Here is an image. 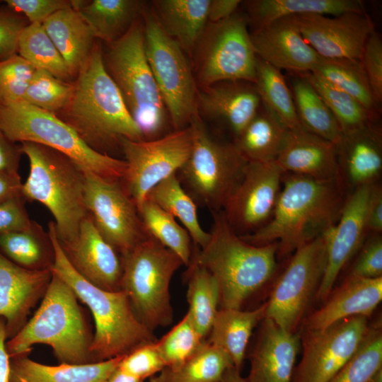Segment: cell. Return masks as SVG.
I'll return each instance as SVG.
<instances>
[{
  "label": "cell",
  "instance_id": "1",
  "mask_svg": "<svg viewBox=\"0 0 382 382\" xmlns=\"http://www.w3.org/2000/svg\"><path fill=\"white\" fill-rule=\"evenodd\" d=\"M91 149L112 156L122 139L143 140L117 86L103 64L100 45L95 43L74 81L66 105L55 114Z\"/></svg>",
  "mask_w": 382,
  "mask_h": 382
},
{
  "label": "cell",
  "instance_id": "2",
  "mask_svg": "<svg viewBox=\"0 0 382 382\" xmlns=\"http://www.w3.org/2000/svg\"><path fill=\"white\" fill-rule=\"evenodd\" d=\"M282 184L269 221L241 237L255 245L277 242L278 255H285L337 223L347 192L340 179L322 180L284 173Z\"/></svg>",
  "mask_w": 382,
  "mask_h": 382
},
{
  "label": "cell",
  "instance_id": "3",
  "mask_svg": "<svg viewBox=\"0 0 382 382\" xmlns=\"http://www.w3.org/2000/svg\"><path fill=\"white\" fill-rule=\"evenodd\" d=\"M212 215L209 240L192 253L190 262L204 267L215 277L221 308L241 309L274 274L279 244H250L231 228L222 210Z\"/></svg>",
  "mask_w": 382,
  "mask_h": 382
},
{
  "label": "cell",
  "instance_id": "4",
  "mask_svg": "<svg viewBox=\"0 0 382 382\" xmlns=\"http://www.w3.org/2000/svg\"><path fill=\"white\" fill-rule=\"evenodd\" d=\"M47 232L54 251L52 272L71 288L94 318L96 330L91 347L94 362L125 356L157 340L138 318L123 291L101 289L76 272L61 248L54 221L49 223Z\"/></svg>",
  "mask_w": 382,
  "mask_h": 382
},
{
  "label": "cell",
  "instance_id": "5",
  "mask_svg": "<svg viewBox=\"0 0 382 382\" xmlns=\"http://www.w3.org/2000/svg\"><path fill=\"white\" fill-rule=\"evenodd\" d=\"M42 299L33 316L6 341L10 358L28 356L34 345L44 344L52 347L60 364L94 362L91 352L93 335L71 288L52 272Z\"/></svg>",
  "mask_w": 382,
  "mask_h": 382
},
{
  "label": "cell",
  "instance_id": "6",
  "mask_svg": "<svg viewBox=\"0 0 382 382\" xmlns=\"http://www.w3.org/2000/svg\"><path fill=\"white\" fill-rule=\"evenodd\" d=\"M20 144L29 161L23 197L25 202H38L50 211L60 243L71 241L88 215L84 199L85 171L52 148L33 142Z\"/></svg>",
  "mask_w": 382,
  "mask_h": 382
},
{
  "label": "cell",
  "instance_id": "7",
  "mask_svg": "<svg viewBox=\"0 0 382 382\" xmlns=\"http://www.w3.org/2000/svg\"><path fill=\"white\" fill-rule=\"evenodd\" d=\"M103 52L104 66L117 88L144 139L161 137L167 110L149 66L144 29L137 18L118 40Z\"/></svg>",
  "mask_w": 382,
  "mask_h": 382
},
{
  "label": "cell",
  "instance_id": "8",
  "mask_svg": "<svg viewBox=\"0 0 382 382\" xmlns=\"http://www.w3.org/2000/svg\"><path fill=\"white\" fill-rule=\"evenodd\" d=\"M0 129L16 143L33 142L52 148L70 158L84 171L107 180L120 181L127 168L124 159L89 147L54 113L25 101L0 105Z\"/></svg>",
  "mask_w": 382,
  "mask_h": 382
},
{
  "label": "cell",
  "instance_id": "9",
  "mask_svg": "<svg viewBox=\"0 0 382 382\" xmlns=\"http://www.w3.org/2000/svg\"><path fill=\"white\" fill-rule=\"evenodd\" d=\"M189 126L192 149L177 177L197 206L212 213L221 211L239 185L248 161L234 143L214 138L199 113Z\"/></svg>",
  "mask_w": 382,
  "mask_h": 382
},
{
  "label": "cell",
  "instance_id": "10",
  "mask_svg": "<svg viewBox=\"0 0 382 382\" xmlns=\"http://www.w3.org/2000/svg\"><path fill=\"white\" fill-rule=\"evenodd\" d=\"M120 257V289L138 318L153 332L169 325L173 318L170 284L184 265L181 259L151 236Z\"/></svg>",
  "mask_w": 382,
  "mask_h": 382
},
{
  "label": "cell",
  "instance_id": "11",
  "mask_svg": "<svg viewBox=\"0 0 382 382\" xmlns=\"http://www.w3.org/2000/svg\"><path fill=\"white\" fill-rule=\"evenodd\" d=\"M146 58L174 130L199 113L197 82L185 52L163 30L156 14L144 13Z\"/></svg>",
  "mask_w": 382,
  "mask_h": 382
},
{
  "label": "cell",
  "instance_id": "12",
  "mask_svg": "<svg viewBox=\"0 0 382 382\" xmlns=\"http://www.w3.org/2000/svg\"><path fill=\"white\" fill-rule=\"evenodd\" d=\"M247 19L237 13L207 23L196 48V73L201 88L225 81L254 84L257 57Z\"/></svg>",
  "mask_w": 382,
  "mask_h": 382
},
{
  "label": "cell",
  "instance_id": "13",
  "mask_svg": "<svg viewBox=\"0 0 382 382\" xmlns=\"http://www.w3.org/2000/svg\"><path fill=\"white\" fill-rule=\"evenodd\" d=\"M327 231L294 251L265 303V318L287 332H295L316 296L327 263Z\"/></svg>",
  "mask_w": 382,
  "mask_h": 382
},
{
  "label": "cell",
  "instance_id": "14",
  "mask_svg": "<svg viewBox=\"0 0 382 382\" xmlns=\"http://www.w3.org/2000/svg\"><path fill=\"white\" fill-rule=\"evenodd\" d=\"M192 144L190 126L154 139H122L127 168L120 183L139 212L149 192L185 164Z\"/></svg>",
  "mask_w": 382,
  "mask_h": 382
},
{
  "label": "cell",
  "instance_id": "15",
  "mask_svg": "<svg viewBox=\"0 0 382 382\" xmlns=\"http://www.w3.org/2000/svg\"><path fill=\"white\" fill-rule=\"evenodd\" d=\"M84 199L97 229L120 257L149 236L120 181L85 171Z\"/></svg>",
  "mask_w": 382,
  "mask_h": 382
},
{
  "label": "cell",
  "instance_id": "16",
  "mask_svg": "<svg viewBox=\"0 0 382 382\" xmlns=\"http://www.w3.org/2000/svg\"><path fill=\"white\" fill-rule=\"evenodd\" d=\"M369 327L368 318L357 316L325 330H305L291 382H328L356 352Z\"/></svg>",
  "mask_w": 382,
  "mask_h": 382
},
{
  "label": "cell",
  "instance_id": "17",
  "mask_svg": "<svg viewBox=\"0 0 382 382\" xmlns=\"http://www.w3.org/2000/svg\"><path fill=\"white\" fill-rule=\"evenodd\" d=\"M284 172L274 161L248 162L242 179L222 211L231 228L248 235L270 219Z\"/></svg>",
  "mask_w": 382,
  "mask_h": 382
},
{
  "label": "cell",
  "instance_id": "18",
  "mask_svg": "<svg viewBox=\"0 0 382 382\" xmlns=\"http://www.w3.org/2000/svg\"><path fill=\"white\" fill-rule=\"evenodd\" d=\"M318 54L329 59L360 60L370 34L375 30L364 12L338 16L303 14L289 16Z\"/></svg>",
  "mask_w": 382,
  "mask_h": 382
},
{
  "label": "cell",
  "instance_id": "19",
  "mask_svg": "<svg viewBox=\"0 0 382 382\" xmlns=\"http://www.w3.org/2000/svg\"><path fill=\"white\" fill-rule=\"evenodd\" d=\"M375 184L348 192L337 223L327 231V263L316 296L320 301H326L340 272L368 236L367 213Z\"/></svg>",
  "mask_w": 382,
  "mask_h": 382
},
{
  "label": "cell",
  "instance_id": "20",
  "mask_svg": "<svg viewBox=\"0 0 382 382\" xmlns=\"http://www.w3.org/2000/svg\"><path fill=\"white\" fill-rule=\"evenodd\" d=\"M59 243L70 264L83 278L105 290H121V257L102 236L89 214L76 237Z\"/></svg>",
  "mask_w": 382,
  "mask_h": 382
},
{
  "label": "cell",
  "instance_id": "21",
  "mask_svg": "<svg viewBox=\"0 0 382 382\" xmlns=\"http://www.w3.org/2000/svg\"><path fill=\"white\" fill-rule=\"evenodd\" d=\"M52 277L51 270H27L0 253V317L6 321L8 340L28 321L30 310L42 299Z\"/></svg>",
  "mask_w": 382,
  "mask_h": 382
},
{
  "label": "cell",
  "instance_id": "22",
  "mask_svg": "<svg viewBox=\"0 0 382 382\" xmlns=\"http://www.w3.org/2000/svg\"><path fill=\"white\" fill-rule=\"evenodd\" d=\"M250 39L256 56L280 71L311 72L320 59L289 17L254 30Z\"/></svg>",
  "mask_w": 382,
  "mask_h": 382
},
{
  "label": "cell",
  "instance_id": "23",
  "mask_svg": "<svg viewBox=\"0 0 382 382\" xmlns=\"http://www.w3.org/2000/svg\"><path fill=\"white\" fill-rule=\"evenodd\" d=\"M256 344L250 356L247 382H291L299 350V337L272 320H262Z\"/></svg>",
  "mask_w": 382,
  "mask_h": 382
},
{
  "label": "cell",
  "instance_id": "24",
  "mask_svg": "<svg viewBox=\"0 0 382 382\" xmlns=\"http://www.w3.org/2000/svg\"><path fill=\"white\" fill-rule=\"evenodd\" d=\"M336 149L340 179L347 193L377 183L382 170V138L374 122L344 134Z\"/></svg>",
  "mask_w": 382,
  "mask_h": 382
},
{
  "label": "cell",
  "instance_id": "25",
  "mask_svg": "<svg viewBox=\"0 0 382 382\" xmlns=\"http://www.w3.org/2000/svg\"><path fill=\"white\" fill-rule=\"evenodd\" d=\"M382 300V277L348 275L317 311L303 319L305 330H322L349 317H369Z\"/></svg>",
  "mask_w": 382,
  "mask_h": 382
},
{
  "label": "cell",
  "instance_id": "26",
  "mask_svg": "<svg viewBox=\"0 0 382 382\" xmlns=\"http://www.w3.org/2000/svg\"><path fill=\"white\" fill-rule=\"evenodd\" d=\"M275 162L284 173L340 179L336 146L304 129L288 131Z\"/></svg>",
  "mask_w": 382,
  "mask_h": 382
},
{
  "label": "cell",
  "instance_id": "27",
  "mask_svg": "<svg viewBox=\"0 0 382 382\" xmlns=\"http://www.w3.org/2000/svg\"><path fill=\"white\" fill-rule=\"evenodd\" d=\"M260 104L255 86L248 82L225 81L198 89V110L225 122L235 138L254 118Z\"/></svg>",
  "mask_w": 382,
  "mask_h": 382
},
{
  "label": "cell",
  "instance_id": "28",
  "mask_svg": "<svg viewBox=\"0 0 382 382\" xmlns=\"http://www.w3.org/2000/svg\"><path fill=\"white\" fill-rule=\"evenodd\" d=\"M124 356L82 364L46 365L28 356L11 359L8 382H106Z\"/></svg>",
  "mask_w": 382,
  "mask_h": 382
},
{
  "label": "cell",
  "instance_id": "29",
  "mask_svg": "<svg viewBox=\"0 0 382 382\" xmlns=\"http://www.w3.org/2000/svg\"><path fill=\"white\" fill-rule=\"evenodd\" d=\"M42 24L76 79L95 44L91 28L72 6L55 12Z\"/></svg>",
  "mask_w": 382,
  "mask_h": 382
},
{
  "label": "cell",
  "instance_id": "30",
  "mask_svg": "<svg viewBox=\"0 0 382 382\" xmlns=\"http://www.w3.org/2000/svg\"><path fill=\"white\" fill-rule=\"evenodd\" d=\"M156 16L165 32L192 54L208 23L210 0H158Z\"/></svg>",
  "mask_w": 382,
  "mask_h": 382
},
{
  "label": "cell",
  "instance_id": "31",
  "mask_svg": "<svg viewBox=\"0 0 382 382\" xmlns=\"http://www.w3.org/2000/svg\"><path fill=\"white\" fill-rule=\"evenodd\" d=\"M266 304L252 311L219 309L206 340L225 351L241 371L253 329L265 317Z\"/></svg>",
  "mask_w": 382,
  "mask_h": 382
},
{
  "label": "cell",
  "instance_id": "32",
  "mask_svg": "<svg viewBox=\"0 0 382 382\" xmlns=\"http://www.w3.org/2000/svg\"><path fill=\"white\" fill-rule=\"evenodd\" d=\"M143 4L136 0L72 1L91 28L95 38L110 44L121 37L141 13Z\"/></svg>",
  "mask_w": 382,
  "mask_h": 382
},
{
  "label": "cell",
  "instance_id": "33",
  "mask_svg": "<svg viewBox=\"0 0 382 382\" xmlns=\"http://www.w3.org/2000/svg\"><path fill=\"white\" fill-rule=\"evenodd\" d=\"M246 8L254 30L293 16L364 12L362 2L357 0H253L247 1Z\"/></svg>",
  "mask_w": 382,
  "mask_h": 382
},
{
  "label": "cell",
  "instance_id": "34",
  "mask_svg": "<svg viewBox=\"0 0 382 382\" xmlns=\"http://www.w3.org/2000/svg\"><path fill=\"white\" fill-rule=\"evenodd\" d=\"M288 129L262 105L254 118L235 138L234 144L248 162L274 161L279 154Z\"/></svg>",
  "mask_w": 382,
  "mask_h": 382
},
{
  "label": "cell",
  "instance_id": "35",
  "mask_svg": "<svg viewBox=\"0 0 382 382\" xmlns=\"http://www.w3.org/2000/svg\"><path fill=\"white\" fill-rule=\"evenodd\" d=\"M0 253L16 265L30 270H51L54 259L48 232L34 221L25 230L0 235Z\"/></svg>",
  "mask_w": 382,
  "mask_h": 382
},
{
  "label": "cell",
  "instance_id": "36",
  "mask_svg": "<svg viewBox=\"0 0 382 382\" xmlns=\"http://www.w3.org/2000/svg\"><path fill=\"white\" fill-rule=\"evenodd\" d=\"M294 76L290 90L302 127L336 146L343 134L334 115L320 96L303 76L296 74Z\"/></svg>",
  "mask_w": 382,
  "mask_h": 382
},
{
  "label": "cell",
  "instance_id": "37",
  "mask_svg": "<svg viewBox=\"0 0 382 382\" xmlns=\"http://www.w3.org/2000/svg\"><path fill=\"white\" fill-rule=\"evenodd\" d=\"M232 366L225 351L204 340L189 358L176 366L165 367L151 377L149 382H221L225 371Z\"/></svg>",
  "mask_w": 382,
  "mask_h": 382
},
{
  "label": "cell",
  "instance_id": "38",
  "mask_svg": "<svg viewBox=\"0 0 382 382\" xmlns=\"http://www.w3.org/2000/svg\"><path fill=\"white\" fill-rule=\"evenodd\" d=\"M148 199L178 218L188 231L195 247L202 248L208 243L209 232L201 226L197 206L181 185L176 173L169 176L148 194Z\"/></svg>",
  "mask_w": 382,
  "mask_h": 382
},
{
  "label": "cell",
  "instance_id": "39",
  "mask_svg": "<svg viewBox=\"0 0 382 382\" xmlns=\"http://www.w3.org/2000/svg\"><path fill=\"white\" fill-rule=\"evenodd\" d=\"M187 267V313L198 332L206 340L219 311V285L213 274L204 267L193 262Z\"/></svg>",
  "mask_w": 382,
  "mask_h": 382
},
{
  "label": "cell",
  "instance_id": "40",
  "mask_svg": "<svg viewBox=\"0 0 382 382\" xmlns=\"http://www.w3.org/2000/svg\"><path fill=\"white\" fill-rule=\"evenodd\" d=\"M254 86L261 104L288 130L303 129L297 116L291 90L280 70L257 57Z\"/></svg>",
  "mask_w": 382,
  "mask_h": 382
},
{
  "label": "cell",
  "instance_id": "41",
  "mask_svg": "<svg viewBox=\"0 0 382 382\" xmlns=\"http://www.w3.org/2000/svg\"><path fill=\"white\" fill-rule=\"evenodd\" d=\"M311 73L347 93L376 115L378 105L360 60L329 59L320 56Z\"/></svg>",
  "mask_w": 382,
  "mask_h": 382
},
{
  "label": "cell",
  "instance_id": "42",
  "mask_svg": "<svg viewBox=\"0 0 382 382\" xmlns=\"http://www.w3.org/2000/svg\"><path fill=\"white\" fill-rule=\"evenodd\" d=\"M296 74L303 76L320 96L336 119L343 134L374 122L376 115L347 93L311 72Z\"/></svg>",
  "mask_w": 382,
  "mask_h": 382
},
{
  "label": "cell",
  "instance_id": "43",
  "mask_svg": "<svg viewBox=\"0 0 382 382\" xmlns=\"http://www.w3.org/2000/svg\"><path fill=\"white\" fill-rule=\"evenodd\" d=\"M139 214L147 233L175 253L188 266L192 255L188 231L170 214L148 199L142 204Z\"/></svg>",
  "mask_w": 382,
  "mask_h": 382
},
{
  "label": "cell",
  "instance_id": "44",
  "mask_svg": "<svg viewBox=\"0 0 382 382\" xmlns=\"http://www.w3.org/2000/svg\"><path fill=\"white\" fill-rule=\"evenodd\" d=\"M328 382H382V332L369 327L359 347Z\"/></svg>",
  "mask_w": 382,
  "mask_h": 382
},
{
  "label": "cell",
  "instance_id": "45",
  "mask_svg": "<svg viewBox=\"0 0 382 382\" xmlns=\"http://www.w3.org/2000/svg\"><path fill=\"white\" fill-rule=\"evenodd\" d=\"M17 54L36 69L47 71L61 80L72 82L73 77L64 59L42 23H30L22 30L18 40Z\"/></svg>",
  "mask_w": 382,
  "mask_h": 382
},
{
  "label": "cell",
  "instance_id": "46",
  "mask_svg": "<svg viewBox=\"0 0 382 382\" xmlns=\"http://www.w3.org/2000/svg\"><path fill=\"white\" fill-rule=\"evenodd\" d=\"M204 341L187 312L156 345L166 367H174L192 355Z\"/></svg>",
  "mask_w": 382,
  "mask_h": 382
},
{
  "label": "cell",
  "instance_id": "47",
  "mask_svg": "<svg viewBox=\"0 0 382 382\" xmlns=\"http://www.w3.org/2000/svg\"><path fill=\"white\" fill-rule=\"evenodd\" d=\"M73 88L74 82L61 80L47 71L36 69L23 101L57 114L66 105Z\"/></svg>",
  "mask_w": 382,
  "mask_h": 382
},
{
  "label": "cell",
  "instance_id": "48",
  "mask_svg": "<svg viewBox=\"0 0 382 382\" xmlns=\"http://www.w3.org/2000/svg\"><path fill=\"white\" fill-rule=\"evenodd\" d=\"M36 68L16 54L0 61V105L23 101Z\"/></svg>",
  "mask_w": 382,
  "mask_h": 382
},
{
  "label": "cell",
  "instance_id": "49",
  "mask_svg": "<svg viewBox=\"0 0 382 382\" xmlns=\"http://www.w3.org/2000/svg\"><path fill=\"white\" fill-rule=\"evenodd\" d=\"M118 367L144 381L158 374L166 367V364L154 341L141 345L125 355Z\"/></svg>",
  "mask_w": 382,
  "mask_h": 382
},
{
  "label": "cell",
  "instance_id": "50",
  "mask_svg": "<svg viewBox=\"0 0 382 382\" xmlns=\"http://www.w3.org/2000/svg\"><path fill=\"white\" fill-rule=\"evenodd\" d=\"M360 61L374 100L378 105L382 100V41L375 30L366 42Z\"/></svg>",
  "mask_w": 382,
  "mask_h": 382
},
{
  "label": "cell",
  "instance_id": "51",
  "mask_svg": "<svg viewBox=\"0 0 382 382\" xmlns=\"http://www.w3.org/2000/svg\"><path fill=\"white\" fill-rule=\"evenodd\" d=\"M349 275L363 278L382 277V237L380 233H371L359 248Z\"/></svg>",
  "mask_w": 382,
  "mask_h": 382
},
{
  "label": "cell",
  "instance_id": "52",
  "mask_svg": "<svg viewBox=\"0 0 382 382\" xmlns=\"http://www.w3.org/2000/svg\"><path fill=\"white\" fill-rule=\"evenodd\" d=\"M28 24L23 15L8 6L0 8V61L17 54L19 35Z\"/></svg>",
  "mask_w": 382,
  "mask_h": 382
},
{
  "label": "cell",
  "instance_id": "53",
  "mask_svg": "<svg viewBox=\"0 0 382 382\" xmlns=\"http://www.w3.org/2000/svg\"><path fill=\"white\" fill-rule=\"evenodd\" d=\"M6 6L23 15L30 23H40L55 12L72 6L69 0H6Z\"/></svg>",
  "mask_w": 382,
  "mask_h": 382
},
{
  "label": "cell",
  "instance_id": "54",
  "mask_svg": "<svg viewBox=\"0 0 382 382\" xmlns=\"http://www.w3.org/2000/svg\"><path fill=\"white\" fill-rule=\"evenodd\" d=\"M22 195L0 203V235L21 231L30 226L33 221L28 214Z\"/></svg>",
  "mask_w": 382,
  "mask_h": 382
},
{
  "label": "cell",
  "instance_id": "55",
  "mask_svg": "<svg viewBox=\"0 0 382 382\" xmlns=\"http://www.w3.org/2000/svg\"><path fill=\"white\" fill-rule=\"evenodd\" d=\"M23 155L21 144L11 140L0 129V172L18 173Z\"/></svg>",
  "mask_w": 382,
  "mask_h": 382
},
{
  "label": "cell",
  "instance_id": "56",
  "mask_svg": "<svg viewBox=\"0 0 382 382\" xmlns=\"http://www.w3.org/2000/svg\"><path fill=\"white\" fill-rule=\"evenodd\" d=\"M369 233L382 232V188L377 183L374 185L367 213Z\"/></svg>",
  "mask_w": 382,
  "mask_h": 382
},
{
  "label": "cell",
  "instance_id": "57",
  "mask_svg": "<svg viewBox=\"0 0 382 382\" xmlns=\"http://www.w3.org/2000/svg\"><path fill=\"white\" fill-rule=\"evenodd\" d=\"M239 0H210L208 8V22L219 23L236 13L239 5Z\"/></svg>",
  "mask_w": 382,
  "mask_h": 382
},
{
  "label": "cell",
  "instance_id": "58",
  "mask_svg": "<svg viewBox=\"0 0 382 382\" xmlns=\"http://www.w3.org/2000/svg\"><path fill=\"white\" fill-rule=\"evenodd\" d=\"M23 183L18 173L0 172V203L22 195Z\"/></svg>",
  "mask_w": 382,
  "mask_h": 382
},
{
  "label": "cell",
  "instance_id": "59",
  "mask_svg": "<svg viewBox=\"0 0 382 382\" xmlns=\"http://www.w3.org/2000/svg\"><path fill=\"white\" fill-rule=\"evenodd\" d=\"M8 340L6 321L0 317V382H8L11 358L6 350Z\"/></svg>",
  "mask_w": 382,
  "mask_h": 382
},
{
  "label": "cell",
  "instance_id": "60",
  "mask_svg": "<svg viewBox=\"0 0 382 382\" xmlns=\"http://www.w3.org/2000/svg\"><path fill=\"white\" fill-rule=\"evenodd\" d=\"M106 382H144L117 367L108 377Z\"/></svg>",
  "mask_w": 382,
  "mask_h": 382
},
{
  "label": "cell",
  "instance_id": "61",
  "mask_svg": "<svg viewBox=\"0 0 382 382\" xmlns=\"http://www.w3.org/2000/svg\"><path fill=\"white\" fill-rule=\"evenodd\" d=\"M221 382H247L241 371L233 366L229 367L224 374Z\"/></svg>",
  "mask_w": 382,
  "mask_h": 382
}]
</instances>
